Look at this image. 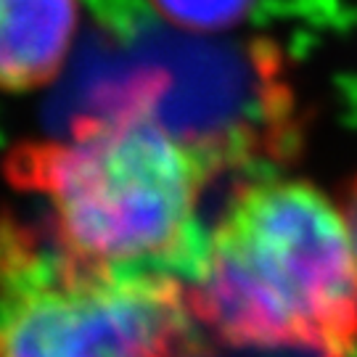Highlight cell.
<instances>
[{
	"mask_svg": "<svg viewBox=\"0 0 357 357\" xmlns=\"http://www.w3.org/2000/svg\"><path fill=\"white\" fill-rule=\"evenodd\" d=\"M191 318L243 349L352 357L357 262L342 206L307 180L243 185L183 281Z\"/></svg>",
	"mask_w": 357,
	"mask_h": 357,
	"instance_id": "6da1fadb",
	"label": "cell"
},
{
	"mask_svg": "<svg viewBox=\"0 0 357 357\" xmlns=\"http://www.w3.org/2000/svg\"><path fill=\"white\" fill-rule=\"evenodd\" d=\"M13 183L48 206V236L72 259L185 281L206 230L212 159L141 109L13 151Z\"/></svg>",
	"mask_w": 357,
	"mask_h": 357,
	"instance_id": "7a4b0ae2",
	"label": "cell"
},
{
	"mask_svg": "<svg viewBox=\"0 0 357 357\" xmlns=\"http://www.w3.org/2000/svg\"><path fill=\"white\" fill-rule=\"evenodd\" d=\"M191 323L180 278L90 268L0 222V357H167Z\"/></svg>",
	"mask_w": 357,
	"mask_h": 357,
	"instance_id": "3957f363",
	"label": "cell"
},
{
	"mask_svg": "<svg viewBox=\"0 0 357 357\" xmlns=\"http://www.w3.org/2000/svg\"><path fill=\"white\" fill-rule=\"evenodd\" d=\"M77 16V0H0V90L51 82L72 48Z\"/></svg>",
	"mask_w": 357,
	"mask_h": 357,
	"instance_id": "277c9868",
	"label": "cell"
},
{
	"mask_svg": "<svg viewBox=\"0 0 357 357\" xmlns=\"http://www.w3.org/2000/svg\"><path fill=\"white\" fill-rule=\"evenodd\" d=\"M159 3H165L167 11L178 13L180 19L217 22V19H230L233 13H238L246 0H159Z\"/></svg>",
	"mask_w": 357,
	"mask_h": 357,
	"instance_id": "5b68a950",
	"label": "cell"
},
{
	"mask_svg": "<svg viewBox=\"0 0 357 357\" xmlns=\"http://www.w3.org/2000/svg\"><path fill=\"white\" fill-rule=\"evenodd\" d=\"M342 212H344L347 228H349V238H352V249H355V262H357V178L349 183V188L344 191Z\"/></svg>",
	"mask_w": 357,
	"mask_h": 357,
	"instance_id": "8992f818",
	"label": "cell"
},
{
	"mask_svg": "<svg viewBox=\"0 0 357 357\" xmlns=\"http://www.w3.org/2000/svg\"><path fill=\"white\" fill-rule=\"evenodd\" d=\"M167 357H209V355H204V349L196 344L193 339H188L185 344H180L172 355H167Z\"/></svg>",
	"mask_w": 357,
	"mask_h": 357,
	"instance_id": "52a82bcc",
	"label": "cell"
}]
</instances>
